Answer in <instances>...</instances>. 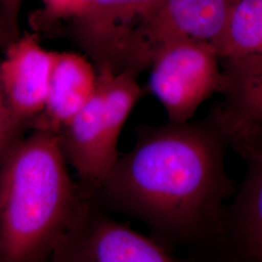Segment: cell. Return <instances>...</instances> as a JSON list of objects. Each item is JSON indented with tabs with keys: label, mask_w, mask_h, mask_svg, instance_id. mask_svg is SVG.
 I'll use <instances>...</instances> for the list:
<instances>
[{
	"label": "cell",
	"mask_w": 262,
	"mask_h": 262,
	"mask_svg": "<svg viewBox=\"0 0 262 262\" xmlns=\"http://www.w3.org/2000/svg\"><path fill=\"white\" fill-rule=\"evenodd\" d=\"M227 137L209 117L190 124L143 127L97 191L113 210L164 239L196 242L225 237V200L236 193L226 172Z\"/></svg>",
	"instance_id": "6da1fadb"
},
{
	"label": "cell",
	"mask_w": 262,
	"mask_h": 262,
	"mask_svg": "<svg viewBox=\"0 0 262 262\" xmlns=\"http://www.w3.org/2000/svg\"><path fill=\"white\" fill-rule=\"evenodd\" d=\"M59 134L31 129L0 160V261L51 258L60 238L89 206L72 180Z\"/></svg>",
	"instance_id": "7a4b0ae2"
},
{
	"label": "cell",
	"mask_w": 262,
	"mask_h": 262,
	"mask_svg": "<svg viewBox=\"0 0 262 262\" xmlns=\"http://www.w3.org/2000/svg\"><path fill=\"white\" fill-rule=\"evenodd\" d=\"M161 0H91L67 31L96 70L138 75L143 71L138 35Z\"/></svg>",
	"instance_id": "3957f363"
},
{
	"label": "cell",
	"mask_w": 262,
	"mask_h": 262,
	"mask_svg": "<svg viewBox=\"0 0 262 262\" xmlns=\"http://www.w3.org/2000/svg\"><path fill=\"white\" fill-rule=\"evenodd\" d=\"M212 45L178 41L160 48L150 62L149 89L163 105L169 122L186 123L215 92L223 72Z\"/></svg>",
	"instance_id": "277c9868"
},
{
	"label": "cell",
	"mask_w": 262,
	"mask_h": 262,
	"mask_svg": "<svg viewBox=\"0 0 262 262\" xmlns=\"http://www.w3.org/2000/svg\"><path fill=\"white\" fill-rule=\"evenodd\" d=\"M56 262H171L175 256L147 237L97 212L91 203L53 251Z\"/></svg>",
	"instance_id": "5b68a950"
},
{
	"label": "cell",
	"mask_w": 262,
	"mask_h": 262,
	"mask_svg": "<svg viewBox=\"0 0 262 262\" xmlns=\"http://www.w3.org/2000/svg\"><path fill=\"white\" fill-rule=\"evenodd\" d=\"M232 3L233 0H161L139 30V50L145 68L150 67L160 48L173 42L206 43L216 50Z\"/></svg>",
	"instance_id": "8992f818"
},
{
	"label": "cell",
	"mask_w": 262,
	"mask_h": 262,
	"mask_svg": "<svg viewBox=\"0 0 262 262\" xmlns=\"http://www.w3.org/2000/svg\"><path fill=\"white\" fill-rule=\"evenodd\" d=\"M216 125L246 164L243 183L226 212L225 237L241 257L262 261V125Z\"/></svg>",
	"instance_id": "52a82bcc"
},
{
	"label": "cell",
	"mask_w": 262,
	"mask_h": 262,
	"mask_svg": "<svg viewBox=\"0 0 262 262\" xmlns=\"http://www.w3.org/2000/svg\"><path fill=\"white\" fill-rule=\"evenodd\" d=\"M4 51L2 92L12 122L24 134L46 103L56 52L43 47L35 31L20 34Z\"/></svg>",
	"instance_id": "ba28073f"
},
{
	"label": "cell",
	"mask_w": 262,
	"mask_h": 262,
	"mask_svg": "<svg viewBox=\"0 0 262 262\" xmlns=\"http://www.w3.org/2000/svg\"><path fill=\"white\" fill-rule=\"evenodd\" d=\"M58 134L66 161L75 168L90 197L100 188L119 159L108 146L98 84L92 99Z\"/></svg>",
	"instance_id": "9c48e42d"
},
{
	"label": "cell",
	"mask_w": 262,
	"mask_h": 262,
	"mask_svg": "<svg viewBox=\"0 0 262 262\" xmlns=\"http://www.w3.org/2000/svg\"><path fill=\"white\" fill-rule=\"evenodd\" d=\"M96 84V68L86 56L56 52L46 103L28 129L59 133L92 99Z\"/></svg>",
	"instance_id": "30bf717a"
},
{
	"label": "cell",
	"mask_w": 262,
	"mask_h": 262,
	"mask_svg": "<svg viewBox=\"0 0 262 262\" xmlns=\"http://www.w3.org/2000/svg\"><path fill=\"white\" fill-rule=\"evenodd\" d=\"M224 101L210 118L219 125H262V55L225 58Z\"/></svg>",
	"instance_id": "8fae6325"
},
{
	"label": "cell",
	"mask_w": 262,
	"mask_h": 262,
	"mask_svg": "<svg viewBox=\"0 0 262 262\" xmlns=\"http://www.w3.org/2000/svg\"><path fill=\"white\" fill-rule=\"evenodd\" d=\"M216 51L224 59L262 55V0H233Z\"/></svg>",
	"instance_id": "7c38bea8"
},
{
	"label": "cell",
	"mask_w": 262,
	"mask_h": 262,
	"mask_svg": "<svg viewBox=\"0 0 262 262\" xmlns=\"http://www.w3.org/2000/svg\"><path fill=\"white\" fill-rule=\"evenodd\" d=\"M91 0H42L41 8L32 16L35 32L50 31L58 23L69 21L88 6Z\"/></svg>",
	"instance_id": "4fadbf2b"
},
{
	"label": "cell",
	"mask_w": 262,
	"mask_h": 262,
	"mask_svg": "<svg viewBox=\"0 0 262 262\" xmlns=\"http://www.w3.org/2000/svg\"><path fill=\"white\" fill-rule=\"evenodd\" d=\"M23 0H0V40L3 46L19 37Z\"/></svg>",
	"instance_id": "5bb4252c"
},
{
	"label": "cell",
	"mask_w": 262,
	"mask_h": 262,
	"mask_svg": "<svg viewBox=\"0 0 262 262\" xmlns=\"http://www.w3.org/2000/svg\"><path fill=\"white\" fill-rule=\"evenodd\" d=\"M1 41H0V49ZM1 60V56H0ZM23 134L19 132L10 117L8 108L6 106V102L4 99V95L2 92V86L0 82V160L3 158L5 151L9 148L10 145L21 136Z\"/></svg>",
	"instance_id": "9a60e30c"
}]
</instances>
